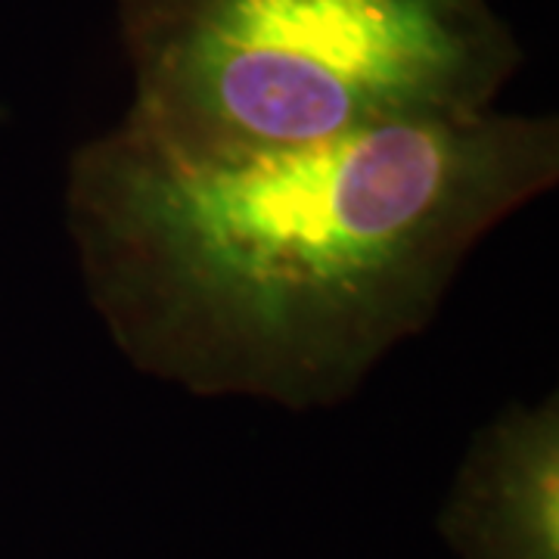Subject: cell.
Wrapping results in <instances>:
<instances>
[{
    "label": "cell",
    "instance_id": "obj_1",
    "mask_svg": "<svg viewBox=\"0 0 559 559\" xmlns=\"http://www.w3.org/2000/svg\"><path fill=\"white\" fill-rule=\"evenodd\" d=\"M557 178V121L498 109L221 156L121 121L69 162L66 221L134 367L311 411L417 336L473 246Z\"/></svg>",
    "mask_w": 559,
    "mask_h": 559
},
{
    "label": "cell",
    "instance_id": "obj_2",
    "mask_svg": "<svg viewBox=\"0 0 559 559\" xmlns=\"http://www.w3.org/2000/svg\"><path fill=\"white\" fill-rule=\"evenodd\" d=\"M124 124L221 156L495 109L522 53L485 0H119Z\"/></svg>",
    "mask_w": 559,
    "mask_h": 559
},
{
    "label": "cell",
    "instance_id": "obj_3",
    "mask_svg": "<svg viewBox=\"0 0 559 559\" xmlns=\"http://www.w3.org/2000/svg\"><path fill=\"white\" fill-rule=\"evenodd\" d=\"M441 538L457 559H559L557 395L510 407L473 439Z\"/></svg>",
    "mask_w": 559,
    "mask_h": 559
}]
</instances>
